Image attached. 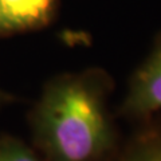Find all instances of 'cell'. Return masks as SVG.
<instances>
[{
	"label": "cell",
	"mask_w": 161,
	"mask_h": 161,
	"mask_svg": "<svg viewBox=\"0 0 161 161\" xmlns=\"http://www.w3.org/2000/svg\"><path fill=\"white\" fill-rule=\"evenodd\" d=\"M34 126L47 161H101L113 147L102 80L92 73L54 79L36 105Z\"/></svg>",
	"instance_id": "6da1fadb"
},
{
	"label": "cell",
	"mask_w": 161,
	"mask_h": 161,
	"mask_svg": "<svg viewBox=\"0 0 161 161\" xmlns=\"http://www.w3.org/2000/svg\"><path fill=\"white\" fill-rule=\"evenodd\" d=\"M161 109V42L138 69L130 83L122 112L141 117Z\"/></svg>",
	"instance_id": "7a4b0ae2"
},
{
	"label": "cell",
	"mask_w": 161,
	"mask_h": 161,
	"mask_svg": "<svg viewBox=\"0 0 161 161\" xmlns=\"http://www.w3.org/2000/svg\"><path fill=\"white\" fill-rule=\"evenodd\" d=\"M53 0H0V31L38 27L47 20Z\"/></svg>",
	"instance_id": "3957f363"
},
{
	"label": "cell",
	"mask_w": 161,
	"mask_h": 161,
	"mask_svg": "<svg viewBox=\"0 0 161 161\" xmlns=\"http://www.w3.org/2000/svg\"><path fill=\"white\" fill-rule=\"evenodd\" d=\"M0 161H42L26 145L18 141L0 142Z\"/></svg>",
	"instance_id": "277c9868"
},
{
	"label": "cell",
	"mask_w": 161,
	"mask_h": 161,
	"mask_svg": "<svg viewBox=\"0 0 161 161\" xmlns=\"http://www.w3.org/2000/svg\"><path fill=\"white\" fill-rule=\"evenodd\" d=\"M122 161H161V136L142 142Z\"/></svg>",
	"instance_id": "5b68a950"
}]
</instances>
